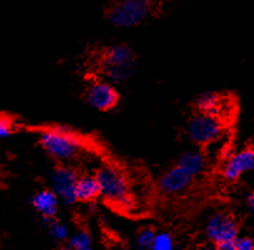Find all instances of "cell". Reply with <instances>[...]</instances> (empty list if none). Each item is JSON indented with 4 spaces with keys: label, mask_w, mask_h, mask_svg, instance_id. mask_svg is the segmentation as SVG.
<instances>
[{
    "label": "cell",
    "mask_w": 254,
    "mask_h": 250,
    "mask_svg": "<svg viewBox=\"0 0 254 250\" xmlns=\"http://www.w3.org/2000/svg\"><path fill=\"white\" fill-rule=\"evenodd\" d=\"M92 66L100 80L122 83L135 71L136 55L129 45L114 44L98 49L92 57Z\"/></svg>",
    "instance_id": "cell-1"
},
{
    "label": "cell",
    "mask_w": 254,
    "mask_h": 250,
    "mask_svg": "<svg viewBox=\"0 0 254 250\" xmlns=\"http://www.w3.org/2000/svg\"><path fill=\"white\" fill-rule=\"evenodd\" d=\"M39 143L48 155L59 162L74 159L89 149L85 139L65 128L40 129Z\"/></svg>",
    "instance_id": "cell-2"
},
{
    "label": "cell",
    "mask_w": 254,
    "mask_h": 250,
    "mask_svg": "<svg viewBox=\"0 0 254 250\" xmlns=\"http://www.w3.org/2000/svg\"><path fill=\"white\" fill-rule=\"evenodd\" d=\"M158 3L149 0H121L108 4L104 14L112 25L129 28L144 23L158 13Z\"/></svg>",
    "instance_id": "cell-3"
},
{
    "label": "cell",
    "mask_w": 254,
    "mask_h": 250,
    "mask_svg": "<svg viewBox=\"0 0 254 250\" xmlns=\"http://www.w3.org/2000/svg\"><path fill=\"white\" fill-rule=\"evenodd\" d=\"M100 187V196L109 205L128 208L131 205L130 185L128 178L113 165H102L95 173Z\"/></svg>",
    "instance_id": "cell-4"
},
{
    "label": "cell",
    "mask_w": 254,
    "mask_h": 250,
    "mask_svg": "<svg viewBox=\"0 0 254 250\" xmlns=\"http://www.w3.org/2000/svg\"><path fill=\"white\" fill-rule=\"evenodd\" d=\"M225 128V120L222 118L196 113L189 120L187 133L191 143L204 148L219 140L224 134Z\"/></svg>",
    "instance_id": "cell-5"
},
{
    "label": "cell",
    "mask_w": 254,
    "mask_h": 250,
    "mask_svg": "<svg viewBox=\"0 0 254 250\" xmlns=\"http://www.w3.org/2000/svg\"><path fill=\"white\" fill-rule=\"evenodd\" d=\"M83 98L88 105L99 112H109L118 105L119 93L107 80L92 79L83 91Z\"/></svg>",
    "instance_id": "cell-6"
},
{
    "label": "cell",
    "mask_w": 254,
    "mask_h": 250,
    "mask_svg": "<svg viewBox=\"0 0 254 250\" xmlns=\"http://www.w3.org/2000/svg\"><path fill=\"white\" fill-rule=\"evenodd\" d=\"M205 233L214 245L231 243L238 238L239 224L232 214L219 211L208 220Z\"/></svg>",
    "instance_id": "cell-7"
},
{
    "label": "cell",
    "mask_w": 254,
    "mask_h": 250,
    "mask_svg": "<svg viewBox=\"0 0 254 250\" xmlns=\"http://www.w3.org/2000/svg\"><path fill=\"white\" fill-rule=\"evenodd\" d=\"M79 174L70 167L64 164H57L52 174L53 189L58 198H61L66 205H71L75 203L74 199V188Z\"/></svg>",
    "instance_id": "cell-8"
},
{
    "label": "cell",
    "mask_w": 254,
    "mask_h": 250,
    "mask_svg": "<svg viewBox=\"0 0 254 250\" xmlns=\"http://www.w3.org/2000/svg\"><path fill=\"white\" fill-rule=\"evenodd\" d=\"M252 170H254V148L247 146L229 156L228 160L223 165L222 175L229 182H236L244 173Z\"/></svg>",
    "instance_id": "cell-9"
},
{
    "label": "cell",
    "mask_w": 254,
    "mask_h": 250,
    "mask_svg": "<svg viewBox=\"0 0 254 250\" xmlns=\"http://www.w3.org/2000/svg\"><path fill=\"white\" fill-rule=\"evenodd\" d=\"M193 179L194 178L191 175H189L186 170H183L176 164L162 175L158 185H159V189L163 193L177 194L186 190L187 188L191 184Z\"/></svg>",
    "instance_id": "cell-10"
},
{
    "label": "cell",
    "mask_w": 254,
    "mask_h": 250,
    "mask_svg": "<svg viewBox=\"0 0 254 250\" xmlns=\"http://www.w3.org/2000/svg\"><path fill=\"white\" fill-rule=\"evenodd\" d=\"M225 105H227L225 97L218 91H207V93L200 94L194 103L196 113L222 118V119Z\"/></svg>",
    "instance_id": "cell-11"
},
{
    "label": "cell",
    "mask_w": 254,
    "mask_h": 250,
    "mask_svg": "<svg viewBox=\"0 0 254 250\" xmlns=\"http://www.w3.org/2000/svg\"><path fill=\"white\" fill-rule=\"evenodd\" d=\"M58 195L52 189H43L34 194L32 198V205L42 215L43 220L54 219L58 213Z\"/></svg>",
    "instance_id": "cell-12"
},
{
    "label": "cell",
    "mask_w": 254,
    "mask_h": 250,
    "mask_svg": "<svg viewBox=\"0 0 254 250\" xmlns=\"http://www.w3.org/2000/svg\"><path fill=\"white\" fill-rule=\"evenodd\" d=\"M100 198V187L95 175H79L74 188L75 203H92Z\"/></svg>",
    "instance_id": "cell-13"
},
{
    "label": "cell",
    "mask_w": 254,
    "mask_h": 250,
    "mask_svg": "<svg viewBox=\"0 0 254 250\" xmlns=\"http://www.w3.org/2000/svg\"><path fill=\"white\" fill-rule=\"evenodd\" d=\"M205 164V156L204 154L200 151H187L178 159L177 165L181 167L182 169L186 170L189 175L195 177V175L200 174L204 170Z\"/></svg>",
    "instance_id": "cell-14"
},
{
    "label": "cell",
    "mask_w": 254,
    "mask_h": 250,
    "mask_svg": "<svg viewBox=\"0 0 254 250\" xmlns=\"http://www.w3.org/2000/svg\"><path fill=\"white\" fill-rule=\"evenodd\" d=\"M68 248L70 250H93L92 235L89 234L88 230H78L69 239Z\"/></svg>",
    "instance_id": "cell-15"
},
{
    "label": "cell",
    "mask_w": 254,
    "mask_h": 250,
    "mask_svg": "<svg viewBox=\"0 0 254 250\" xmlns=\"http://www.w3.org/2000/svg\"><path fill=\"white\" fill-rule=\"evenodd\" d=\"M44 224H47L49 227V233L52 235V238H54L57 242H64L69 238L68 229L64 224L59 223L57 219H48V220H43Z\"/></svg>",
    "instance_id": "cell-16"
},
{
    "label": "cell",
    "mask_w": 254,
    "mask_h": 250,
    "mask_svg": "<svg viewBox=\"0 0 254 250\" xmlns=\"http://www.w3.org/2000/svg\"><path fill=\"white\" fill-rule=\"evenodd\" d=\"M157 233L152 229V228H144L139 232L138 237H136V245H138L139 250H149L152 247L154 238Z\"/></svg>",
    "instance_id": "cell-17"
},
{
    "label": "cell",
    "mask_w": 254,
    "mask_h": 250,
    "mask_svg": "<svg viewBox=\"0 0 254 250\" xmlns=\"http://www.w3.org/2000/svg\"><path fill=\"white\" fill-rule=\"evenodd\" d=\"M149 250H174L173 238L168 233L157 234Z\"/></svg>",
    "instance_id": "cell-18"
},
{
    "label": "cell",
    "mask_w": 254,
    "mask_h": 250,
    "mask_svg": "<svg viewBox=\"0 0 254 250\" xmlns=\"http://www.w3.org/2000/svg\"><path fill=\"white\" fill-rule=\"evenodd\" d=\"M15 123L8 115H0V139L8 138L13 134Z\"/></svg>",
    "instance_id": "cell-19"
},
{
    "label": "cell",
    "mask_w": 254,
    "mask_h": 250,
    "mask_svg": "<svg viewBox=\"0 0 254 250\" xmlns=\"http://www.w3.org/2000/svg\"><path fill=\"white\" fill-rule=\"evenodd\" d=\"M233 250H254V240L249 237H238L234 240Z\"/></svg>",
    "instance_id": "cell-20"
},
{
    "label": "cell",
    "mask_w": 254,
    "mask_h": 250,
    "mask_svg": "<svg viewBox=\"0 0 254 250\" xmlns=\"http://www.w3.org/2000/svg\"><path fill=\"white\" fill-rule=\"evenodd\" d=\"M233 244L234 242L231 243H224V244H219V245H214L212 250H233Z\"/></svg>",
    "instance_id": "cell-21"
},
{
    "label": "cell",
    "mask_w": 254,
    "mask_h": 250,
    "mask_svg": "<svg viewBox=\"0 0 254 250\" xmlns=\"http://www.w3.org/2000/svg\"><path fill=\"white\" fill-rule=\"evenodd\" d=\"M247 206H248L251 213L254 215V193H251L247 196Z\"/></svg>",
    "instance_id": "cell-22"
},
{
    "label": "cell",
    "mask_w": 254,
    "mask_h": 250,
    "mask_svg": "<svg viewBox=\"0 0 254 250\" xmlns=\"http://www.w3.org/2000/svg\"><path fill=\"white\" fill-rule=\"evenodd\" d=\"M59 250H70V249H69L68 247H62L61 249H59Z\"/></svg>",
    "instance_id": "cell-23"
}]
</instances>
